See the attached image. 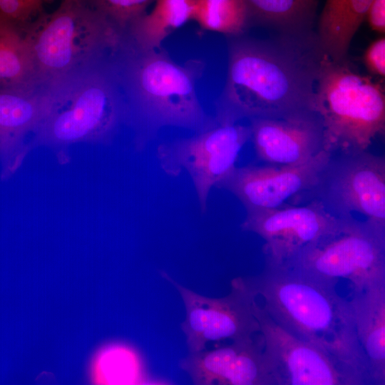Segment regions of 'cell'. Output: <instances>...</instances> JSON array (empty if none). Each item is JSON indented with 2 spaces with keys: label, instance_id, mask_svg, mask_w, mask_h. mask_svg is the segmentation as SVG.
Listing matches in <instances>:
<instances>
[{
  "label": "cell",
  "instance_id": "obj_1",
  "mask_svg": "<svg viewBox=\"0 0 385 385\" xmlns=\"http://www.w3.org/2000/svg\"><path fill=\"white\" fill-rule=\"evenodd\" d=\"M224 88L215 101L216 120L276 118L312 110L324 58L311 30L258 38L230 36ZM313 111V110H312Z\"/></svg>",
  "mask_w": 385,
  "mask_h": 385
},
{
  "label": "cell",
  "instance_id": "obj_2",
  "mask_svg": "<svg viewBox=\"0 0 385 385\" xmlns=\"http://www.w3.org/2000/svg\"><path fill=\"white\" fill-rule=\"evenodd\" d=\"M243 278L277 324L323 351L356 385L373 384L351 305L337 292L338 282L265 264L260 274Z\"/></svg>",
  "mask_w": 385,
  "mask_h": 385
},
{
  "label": "cell",
  "instance_id": "obj_3",
  "mask_svg": "<svg viewBox=\"0 0 385 385\" xmlns=\"http://www.w3.org/2000/svg\"><path fill=\"white\" fill-rule=\"evenodd\" d=\"M125 96L126 124L134 133L138 152L165 127L201 131L212 125L215 118L207 115L200 103L196 83L205 63L190 59L175 62L161 46L150 50L133 45L124 35L111 55Z\"/></svg>",
  "mask_w": 385,
  "mask_h": 385
},
{
  "label": "cell",
  "instance_id": "obj_4",
  "mask_svg": "<svg viewBox=\"0 0 385 385\" xmlns=\"http://www.w3.org/2000/svg\"><path fill=\"white\" fill-rule=\"evenodd\" d=\"M43 84L46 106L31 150L46 146L66 160L71 145L107 144L126 123V102L111 56Z\"/></svg>",
  "mask_w": 385,
  "mask_h": 385
},
{
  "label": "cell",
  "instance_id": "obj_5",
  "mask_svg": "<svg viewBox=\"0 0 385 385\" xmlns=\"http://www.w3.org/2000/svg\"><path fill=\"white\" fill-rule=\"evenodd\" d=\"M123 34L81 0H62L23 33L35 78L45 83L106 58Z\"/></svg>",
  "mask_w": 385,
  "mask_h": 385
},
{
  "label": "cell",
  "instance_id": "obj_6",
  "mask_svg": "<svg viewBox=\"0 0 385 385\" xmlns=\"http://www.w3.org/2000/svg\"><path fill=\"white\" fill-rule=\"evenodd\" d=\"M312 110L319 116L323 150L332 155L367 150L385 130L381 86L354 71L348 61L324 58L317 81Z\"/></svg>",
  "mask_w": 385,
  "mask_h": 385
},
{
  "label": "cell",
  "instance_id": "obj_7",
  "mask_svg": "<svg viewBox=\"0 0 385 385\" xmlns=\"http://www.w3.org/2000/svg\"><path fill=\"white\" fill-rule=\"evenodd\" d=\"M317 279H346L352 290L385 281V227L355 218L343 230L305 245L280 265Z\"/></svg>",
  "mask_w": 385,
  "mask_h": 385
},
{
  "label": "cell",
  "instance_id": "obj_8",
  "mask_svg": "<svg viewBox=\"0 0 385 385\" xmlns=\"http://www.w3.org/2000/svg\"><path fill=\"white\" fill-rule=\"evenodd\" d=\"M250 125L221 122L188 138L160 143L156 157L161 170L170 177L186 171L195 189L202 214L212 188L225 179L236 168L239 153L250 139Z\"/></svg>",
  "mask_w": 385,
  "mask_h": 385
},
{
  "label": "cell",
  "instance_id": "obj_9",
  "mask_svg": "<svg viewBox=\"0 0 385 385\" xmlns=\"http://www.w3.org/2000/svg\"><path fill=\"white\" fill-rule=\"evenodd\" d=\"M161 276L179 292L185 308L181 329L190 352L205 349L210 342L250 337L260 332L259 323L252 311L257 297L239 277L231 281L228 294L219 298L195 292L174 280L165 271Z\"/></svg>",
  "mask_w": 385,
  "mask_h": 385
},
{
  "label": "cell",
  "instance_id": "obj_10",
  "mask_svg": "<svg viewBox=\"0 0 385 385\" xmlns=\"http://www.w3.org/2000/svg\"><path fill=\"white\" fill-rule=\"evenodd\" d=\"M240 227L264 240L265 265H278L319 238L345 228L353 220L329 211L319 199L302 206L284 204L272 208L249 207Z\"/></svg>",
  "mask_w": 385,
  "mask_h": 385
},
{
  "label": "cell",
  "instance_id": "obj_11",
  "mask_svg": "<svg viewBox=\"0 0 385 385\" xmlns=\"http://www.w3.org/2000/svg\"><path fill=\"white\" fill-rule=\"evenodd\" d=\"M327 209L339 217L358 212L385 227V159L367 150L332 158L314 188Z\"/></svg>",
  "mask_w": 385,
  "mask_h": 385
},
{
  "label": "cell",
  "instance_id": "obj_12",
  "mask_svg": "<svg viewBox=\"0 0 385 385\" xmlns=\"http://www.w3.org/2000/svg\"><path fill=\"white\" fill-rule=\"evenodd\" d=\"M252 311L263 337L264 359L273 385H356L323 351L277 324L256 299Z\"/></svg>",
  "mask_w": 385,
  "mask_h": 385
},
{
  "label": "cell",
  "instance_id": "obj_13",
  "mask_svg": "<svg viewBox=\"0 0 385 385\" xmlns=\"http://www.w3.org/2000/svg\"><path fill=\"white\" fill-rule=\"evenodd\" d=\"M332 155L322 150L307 161L279 165L253 164L236 167L217 188L232 193L245 208H272L317 186Z\"/></svg>",
  "mask_w": 385,
  "mask_h": 385
},
{
  "label": "cell",
  "instance_id": "obj_14",
  "mask_svg": "<svg viewBox=\"0 0 385 385\" xmlns=\"http://www.w3.org/2000/svg\"><path fill=\"white\" fill-rule=\"evenodd\" d=\"M260 332L228 345L190 352L180 368L197 385H273Z\"/></svg>",
  "mask_w": 385,
  "mask_h": 385
},
{
  "label": "cell",
  "instance_id": "obj_15",
  "mask_svg": "<svg viewBox=\"0 0 385 385\" xmlns=\"http://www.w3.org/2000/svg\"><path fill=\"white\" fill-rule=\"evenodd\" d=\"M250 121V139L257 158L268 164L302 163L323 150L322 120L312 110Z\"/></svg>",
  "mask_w": 385,
  "mask_h": 385
},
{
  "label": "cell",
  "instance_id": "obj_16",
  "mask_svg": "<svg viewBox=\"0 0 385 385\" xmlns=\"http://www.w3.org/2000/svg\"><path fill=\"white\" fill-rule=\"evenodd\" d=\"M43 84L0 86L1 179L10 178L31 150L26 138L34 134L46 110Z\"/></svg>",
  "mask_w": 385,
  "mask_h": 385
},
{
  "label": "cell",
  "instance_id": "obj_17",
  "mask_svg": "<svg viewBox=\"0 0 385 385\" xmlns=\"http://www.w3.org/2000/svg\"><path fill=\"white\" fill-rule=\"evenodd\" d=\"M372 384H385V281L352 290L349 300Z\"/></svg>",
  "mask_w": 385,
  "mask_h": 385
},
{
  "label": "cell",
  "instance_id": "obj_18",
  "mask_svg": "<svg viewBox=\"0 0 385 385\" xmlns=\"http://www.w3.org/2000/svg\"><path fill=\"white\" fill-rule=\"evenodd\" d=\"M153 9L134 20L123 33L135 46L158 48L176 29L192 19L195 0H155Z\"/></svg>",
  "mask_w": 385,
  "mask_h": 385
},
{
  "label": "cell",
  "instance_id": "obj_19",
  "mask_svg": "<svg viewBox=\"0 0 385 385\" xmlns=\"http://www.w3.org/2000/svg\"><path fill=\"white\" fill-rule=\"evenodd\" d=\"M253 24L272 27L279 33L310 30L314 9L302 0H245Z\"/></svg>",
  "mask_w": 385,
  "mask_h": 385
},
{
  "label": "cell",
  "instance_id": "obj_20",
  "mask_svg": "<svg viewBox=\"0 0 385 385\" xmlns=\"http://www.w3.org/2000/svg\"><path fill=\"white\" fill-rule=\"evenodd\" d=\"M192 20L228 37L244 34L253 24L245 0H195Z\"/></svg>",
  "mask_w": 385,
  "mask_h": 385
},
{
  "label": "cell",
  "instance_id": "obj_21",
  "mask_svg": "<svg viewBox=\"0 0 385 385\" xmlns=\"http://www.w3.org/2000/svg\"><path fill=\"white\" fill-rule=\"evenodd\" d=\"M371 0H327L319 28L339 40L351 39L363 22Z\"/></svg>",
  "mask_w": 385,
  "mask_h": 385
},
{
  "label": "cell",
  "instance_id": "obj_22",
  "mask_svg": "<svg viewBox=\"0 0 385 385\" xmlns=\"http://www.w3.org/2000/svg\"><path fill=\"white\" fill-rule=\"evenodd\" d=\"M38 83L21 33L0 37V86Z\"/></svg>",
  "mask_w": 385,
  "mask_h": 385
},
{
  "label": "cell",
  "instance_id": "obj_23",
  "mask_svg": "<svg viewBox=\"0 0 385 385\" xmlns=\"http://www.w3.org/2000/svg\"><path fill=\"white\" fill-rule=\"evenodd\" d=\"M135 356L129 349L111 346L101 350L92 364V377L98 384H130L138 374Z\"/></svg>",
  "mask_w": 385,
  "mask_h": 385
},
{
  "label": "cell",
  "instance_id": "obj_24",
  "mask_svg": "<svg viewBox=\"0 0 385 385\" xmlns=\"http://www.w3.org/2000/svg\"><path fill=\"white\" fill-rule=\"evenodd\" d=\"M93 10L106 18L123 34L128 26L145 13L155 0H81Z\"/></svg>",
  "mask_w": 385,
  "mask_h": 385
},
{
  "label": "cell",
  "instance_id": "obj_25",
  "mask_svg": "<svg viewBox=\"0 0 385 385\" xmlns=\"http://www.w3.org/2000/svg\"><path fill=\"white\" fill-rule=\"evenodd\" d=\"M53 0H0V14L21 34L45 13Z\"/></svg>",
  "mask_w": 385,
  "mask_h": 385
},
{
  "label": "cell",
  "instance_id": "obj_26",
  "mask_svg": "<svg viewBox=\"0 0 385 385\" xmlns=\"http://www.w3.org/2000/svg\"><path fill=\"white\" fill-rule=\"evenodd\" d=\"M364 60L369 71L377 76H385V38L381 37L372 42L366 48Z\"/></svg>",
  "mask_w": 385,
  "mask_h": 385
},
{
  "label": "cell",
  "instance_id": "obj_27",
  "mask_svg": "<svg viewBox=\"0 0 385 385\" xmlns=\"http://www.w3.org/2000/svg\"><path fill=\"white\" fill-rule=\"evenodd\" d=\"M366 16L371 28L377 32L385 31V0H371Z\"/></svg>",
  "mask_w": 385,
  "mask_h": 385
},
{
  "label": "cell",
  "instance_id": "obj_28",
  "mask_svg": "<svg viewBox=\"0 0 385 385\" xmlns=\"http://www.w3.org/2000/svg\"><path fill=\"white\" fill-rule=\"evenodd\" d=\"M14 33L21 34L16 26L9 22L0 14V37Z\"/></svg>",
  "mask_w": 385,
  "mask_h": 385
},
{
  "label": "cell",
  "instance_id": "obj_29",
  "mask_svg": "<svg viewBox=\"0 0 385 385\" xmlns=\"http://www.w3.org/2000/svg\"><path fill=\"white\" fill-rule=\"evenodd\" d=\"M308 6L315 9V0H302Z\"/></svg>",
  "mask_w": 385,
  "mask_h": 385
}]
</instances>
